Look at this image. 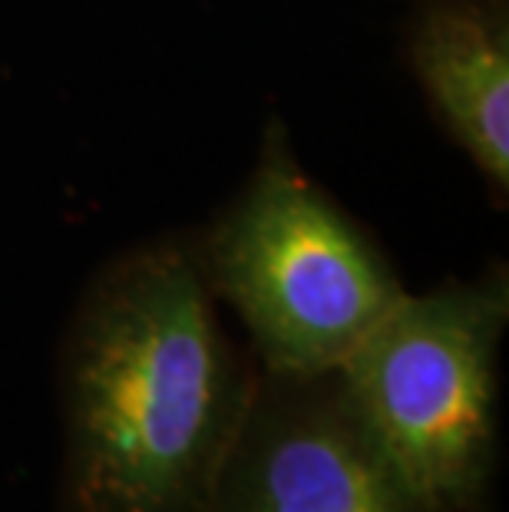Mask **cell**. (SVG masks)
<instances>
[{
  "instance_id": "obj_1",
  "label": "cell",
  "mask_w": 509,
  "mask_h": 512,
  "mask_svg": "<svg viewBox=\"0 0 509 512\" xmlns=\"http://www.w3.org/2000/svg\"><path fill=\"white\" fill-rule=\"evenodd\" d=\"M255 380L196 255L116 261L63 347V512H205Z\"/></svg>"
},
{
  "instance_id": "obj_2",
  "label": "cell",
  "mask_w": 509,
  "mask_h": 512,
  "mask_svg": "<svg viewBox=\"0 0 509 512\" xmlns=\"http://www.w3.org/2000/svg\"><path fill=\"white\" fill-rule=\"evenodd\" d=\"M506 321V271L404 294L334 370L367 440L427 512L490 503Z\"/></svg>"
},
{
  "instance_id": "obj_3",
  "label": "cell",
  "mask_w": 509,
  "mask_h": 512,
  "mask_svg": "<svg viewBox=\"0 0 509 512\" xmlns=\"http://www.w3.org/2000/svg\"><path fill=\"white\" fill-rule=\"evenodd\" d=\"M196 258L272 377L338 370L407 294L364 228L295 166L278 129Z\"/></svg>"
},
{
  "instance_id": "obj_4",
  "label": "cell",
  "mask_w": 509,
  "mask_h": 512,
  "mask_svg": "<svg viewBox=\"0 0 509 512\" xmlns=\"http://www.w3.org/2000/svg\"><path fill=\"white\" fill-rule=\"evenodd\" d=\"M205 512H427L400 486L338 377L255 380Z\"/></svg>"
},
{
  "instance_id": "obj_5",
  "label": "cell",
  "mask_w": 509,
  "mask_h": 512,
  "mask_svg": "<svg viewBox=\"0 0 509 512\" xmlns=\"http://www.w3.org/2000/svg\"><path fill=\"white\" fill-rule=\"evenodd\" d=\"M410 63L440 126L500 195L509 185L506 0H420Z\"/></svg>"
}]
</instances>
